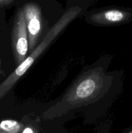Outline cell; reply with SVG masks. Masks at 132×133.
<instances>
[{
  "label": "cell",
  "instance_id": "cell-1",
  "mask_svg": "<svg viewBox=\"0 0 132 133\" xmlns=\"http://www.w3.org/2000/svg\"><path fill=\"white\" fill-rule=\"evenodd\" d=\"M110 80L100 67L80 75L59 101L43 114L44 119L62 116L69 110L99 100L108 90Z\"/></svg>",
  "mask_w": 132,
  "mask_h": 133
},
{
  "label": "cell",
  "instance_id": "cell-2",
  "mask_svg": "<svg viewBox=\"0 0 132 133\" xmlns=\"http://www.w3.org/2000/svg\"><path fill=\"white\" fill-rule=\"evenodd\" d=\"M81 12L78 6H74L67 10L56 23L50 28L44 38L38 46L31 52L25 59L17 66L13 72L0 84V100L3 98L13 88L16 83L28 71L39 57L47 49L60 34L74 20Z\"/></svg>",
  "mask_w": 132,
  "mask_h": 133
},
{
  "label": "cell",
  "instance_id": "cell-3",
  "mask_svg": "<svg viewBox=\"0 0 132 133\" xmlns=\"http://www.w3.org/2000/svg\"><path fill=\"white\" fill-rule=\"evenodd\" d=\"M11 45L16 66L20 64L27 57L29 50L28 37L23 8L16 14L11 32Z\"/></svg>",
  "mask_w": 132,
  "mask_h": 133
},
{
  "label": "cell",
  "instance_id": "cell-4",
  "mask_svg": "<svg viewBox=\"0 0 132 133\" xmlns=\"http://www.w3.org/2000/svg\"><path fill=\"white\" fill-rule=\"evenodd\" d=\"M25 19L28 37L30 52L34 50L38 42L42 31L41 8L36 3H27L23 6Z\"/></svg>",
  "mask_w": 132,
  "mask_h": 133
},
{
  "label": "cell",
  "instance_id": "cell-5",
  "mask_svg": "<svg viewBox=\"0 0 132 133\" xmlns=\"http://www.w3.org/2000/svg\"><path fill=\"white\" fill-rule=\"evenodd\" d=\"M129 13L119 9H107L93 14L89 17V21L96 25L118 24L127 19Z\"/></svg>",
  "mask_w": 132,
  "mask_h": 133
},
{
  "label": "cell",
  "instance_id": "cell-6",
  "mask_svg": "<svg viewBox=\"0 0 132 133\" xmlns=\"http://www.w3.org/2000/svg\"><path fill=\"white\" fill-rule=\"evenodd\" d=\"M23 129L21 123L15 120L7 119V120L2 121L0 123V132H21Z\"/></svg>",
  "mask_w": 132,
  "mask_h": 133
},
{
  "label": "cell",
  "instance_id": "cell-7",
  "mask_svg": "<svg viewBox=\"0 0 132 133\" xmlns=\"http://www.w3.org/2000/svg\"><path fill=\"white\" fill-rule=\"evenodd\" d=\"M14 0H0V7H4L10 5L14 2Z\"/></svg>",
  "mask_w": 132,
  "mask_h": 133
},
{
  "label": "cell",
  "instance_id": "cell-8",
  "mask_svg": "<svg viewBox=\"0 0 132 133\" xmlns=\"http://www.w3.org/2000/svg\"><path fill=\"white\" fill-rule=\"evenodd\" d=\"M34 132H35L34 130L32 129V128H31V127H26V128H23L21 131V132L23 133H32Z\"/></svg>",
  "mask_w": 132,
  "mask_h": 133
},
{
  "label": "cell",
  "instance_id": "cell-9",
  "mask_svg": "<svg viewBox=\"0 0 132 133\" xmlns=\"http://www.w3.org/2000/svg\"><path fill=\"white\" fill-rule=\"evenodd\" d=\"M1 66H2V64H1V57H0V76L3 74V71L2 68H1Z\"/></svg>",
  "mask_w": 132,
  "mask_h": 133
}]
</instances>
